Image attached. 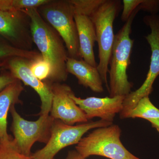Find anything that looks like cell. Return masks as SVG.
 I'll return each mask as SVG.
<instances>
[{
	"instance_id": "cell-3",
	"label": "cell",
	"mask_w": 159,
	"mask_h": 159,
	"mask_svg": "<svg viewBox=\"0 0 159 159\" xmlns=\"http://www.w3.org/2000/svg\"><path fill=\"white\" fill-rule=\"evenodd\" d=\"M121 7V1L119 0H102L89 16L95 27L99 49V63L97 68L108 90L107 74L115 38L114 22Z\"/></svg>"
},
{
	"instance_id": "cell-23",
	"label": "cell",
	"mask_w": 159,
	"mask_h": 159,
	"mask_svg": "<svg viewBox=\"0 0 159 159\" xmlns=\"http://www.w3.org/2000/svg\"><path fill=\"white\" fill-rule=\"evenodd\" d=\"M5 60L0 61V71L5 68ZM10 73L4 74L0 76V91L2 90L3 89L7 86L11 84L16 80Z\"/></svg>"
},
{
	"instance_id": "cell-13",
	"label": "cell",
	"mask_w": 159,
	"mask_h": 159,
	"mask_svg": "<svg viewBox=\"0 0 159 159\" xmlns=\"http://www.w3.org/2000/svg\"><path fill=\"white\" fill-rule=\"evenodd\" d=\"M79 43L80 58L94 67H97L93 48L97 42L96 31L90 17L82 13H74Z\"/></svg>"
},
{
	"instance_id": "cell-22",
	"label": "cell",
	"mask_w": 159,
	"mask_h": 159,
	"mask_svg": "<svg viewBox=\"0 0 159 159\" xmlns=\"http://www.w3.org/2000/svg\"><path fill=\"white\" fill-rule=\"evenodd\" d=\"M139 7L141 10L147 11L150 15H157L159 11V0H141Z\"/></svg>"
},
{
	"instance_id": "cell-4",
	"label": "cell",
	"mask_w": 159,
	"mask_h": 159,
	"mask_svg": "<svg viewBox=\"0 0 159 159\" xmlns=\"http://www.w3.org/2000/svg\"><path fill=\"white\" fill-rule=\"evenodd\" d=\"M122 130L118 125L95 129L83 137L76 150L84 157L99 156L110 159H141L131 153L122 144Z\"/></svg>"
},
{
	"instance_id": "cell-5",
	"label": "cell",
	"mask_w": 159,
	"mask_h": 159,
	"mask_svg": "<svg viewBox=\"0 0 159 159\" xmlns=\"http://www.w3.org/2000/svg\"><path fill=\"white\" fill-rule=\"evenodd\" d=\"M37 9L44 20L60 35L69 57L81 59L74 9L70 0H50Z\"/></svg>"
},
{
	"instance_id": "cell-9",
	"label": "cell",
	"mask_w": 159,
	"mask_h": 159,
	"mask_svg": "<svg viewBox=\"0 0 159 159\" xmlns=\"http://www.w3.org/2000/svg\"><path fill=\"white\" fill-rule=\"evenodd\" d=\"M0 36L17 48L32 51L30 19L22 10L0 11Z\"/></svg>"
},
{
	"instance_id": "cell-16",
	"label": "cell",
	"mask_w": 159,
	"mask_h": 159,
	"mask_svg": "<svg viewBox=\"0 0 159 159\" xmlns=\"http://www.w3.org/2000/svg\"><path fill=\"white\" fill-rule=\"evenodd\" d=\"M128 118H141L148 121L159 119V109L153 105L149 97H144L131 111Z\"/></svg>"
},
{
	"instance_id": "cell-17",
	"label": "cell",
	"mask_w": 159,
	"mask_h": 159,
	"mask_svg": "<svg viewBox=\"0 0 159 159\" xmlns=\"http://www.w3.org/2000/svg\"><path fill=\"white\" fill-rule=\"evenodd\" d=\"M41 57V54L39 52L17 48L11 45L6 40L0 36V61L13 57H20L28 59L35 60Z\"/></svg>"
},
{
	"instance_id": "cell-8",
	"label": "cell",
	"mask_w": 159,
	"mask_h": 159,
	"mask_svg": "<svg viewBox=\"0 0 159 159\" xmlns=\"http://www.w3.org/2000/svg\"><path fill=\"white\" fill-rule=\"evenodd\" d=\"M112 124L113 122L99 120L76 125H69L55 119L48 142L43 148L31 155L34 159H54L55 156L63 148L78 144L84 135L90 129Z\"/></svg>"
},
{
	"instance_id": "cell-20",
	"label": "cell",
	"mask_w": 159,
	"mask_h": 159,
	"mask_svg": "<svg viewBox=\"0 0 159 159\" xmlns=\"http://www.w3.org/2000/svg\"><path fill=\"white\" fill-rule=\"evenodd\" d=\"M0 159H34L32 155L26 156L18 150L13 139L0 145Z\"/></svg>"
},
{
	"instance_id": "cell-24",
	"label": "cell",
	"mask_w": 159,
	"mask_h": 159,
	"mask_svg": "<svg viewBox=\"0 0 159 159\" xmlns=\"http://www.w3.org/2000/svg\"><path fill=\"white\" fill-rule=\"evenodd\" d=\"M66 159H86L83 157L76 150H71L69 152Z\"/></svg>"
},
{
	"instance_id": "cell-10",
	"label": "cell",
	"mask_w": 159,
	"mask_h": 159,
	"mask_svg": "<svg viewBox=\"0 0 159 159\" xmlns=\"http://www.w3.org/2000/svg\"><path fill=\"white\" fill-rule=\"evenodd\" d=\"M32 60L20 57H13L5 60V68L16 79L29 86L39 95L41 105L39 116L48 115L52 106V94L51 84L43 81L35 77L31 70Z\"/></svg>"
},
{
	"instance_id": "cell-18",
	"label": "cell",
	"mask_w": 159,
	"mask_h": 159,
	"mask_svg": "<svg viewBox=\"0 0 159 159\" xmlns=\"http://www.w3.org/2000/svg\"><path fill=\"white\" fill-rule=\"evenodd\" d=\"M50 0H0V11H15L38 8Z\"/></svg>"
},
{
	"instance_id": "cell-19",
	"label": "cell",
	"mask_w": 159,
	"mask_h": 159,
	"mask_svg": "<svg viewBox=\"0 0 159 159\" xmlns=\"http://www.w3.org/2000/svg\"><path fill=\"white\" fill-rule=\"evenodd\" d=\"M30 69L33 75L41 81H48L51 75V65L42 56L31 61Z\"/></svg>"
},
{
	"instance_id": "cell-2",
	"label": "cell",
	"mask_w": 159,
	"mask_h": 159,
	"mask_svg": "<svg viewBox=\"0 0 159 159\" xmlns=\"http://www.w3.org/2000/svg\"><path fill=\"white\" fill-rule=\"evenodd\" d=\"M134 10L117 34L115 40L109 64V97L125 96L131 92L133 83L128 80L127 70L130 64V56L134 40L130 38L134 19L140 11Z\"/></svg>"
},
{
	"instance_id": "cell-14",
	"label": "cell",
	"mask_w": 159,
	"mask_h": 159,
	"mask_svg": "<svg viewBox=\"0 0 159 159\" xmlns=\"http://www.w3.org/2000/svg\"><path fill=\"white\" fill-rule=\"evenodd\" d=\"M97 67L91 66L82 59L69 57L67 61L68 73L75 76L80 84L89 88L95 93H101L104 91L103 82Z\"/></svg>"
},
{
	"instance_id": "cell-15",
	"label": "cell",
	"mask_w": 159,
	"mask_h": 159,
	"mask_svg": "<svg viewBox=\"0 0 159 159\" xmlns=\"http://www.w3.org/2000/svg\"><path fill=\"white\" fill-rule=\"evenodd\" d=\"M24 90L21 81L16 79L0 91V145L13 139L7 132V117L11 107L21 102L19 97Z\"/></svg>"
},
{
	"instance_id": "cell-11",
	"label": "cell",
	"mask_w": 159,
	"mask_h": 159,
	"mask_svg": "<svg viewBox=\"0 0 159 159\" xmlns=\"http://www.w3.org/2000/svg\"><path fill=\"white\" fill-rule=\"evenodd\" d=\"M53 94L50 116L69 125L88 122L85 113L70 97V86L60 83L51 84Z\"/></svg>"
},
{
	"instance_id": "cell-1",
	"label": "cell",
	"mask_w": 159,
	"mask_h": 159,
	"mask_svg": "<svg viewBox=\"0 0 159 159\" xmlns=\"http://www.w3.org/2000/svg\"><path fill=\"white\" fill-rule=\"evenodd\" d=\"M22 10L30 17L33 43L43 58L51 65V75L47 82L61 83L66 81L69 74L66 70L69 55L63 40L57 31L43 18L37 8Z\"/></svg>"
},
{
	"instance_id": "cell-12",
	"label": "cell",
	"mask_w": 159,
	"mask_h": 159,
	"mask_svg": "<svg viewBox=\"0 0 159 159\" xmlns=\"http://www.w3.org/2000/svg\"><path fill=\"white\" fill-rule=\"evenodd\" d=\"M70 97L85 113L88 120L98 117L100 120L113 122L117 114L122 110L125 96L113 97H89L82 99L75 96L74 92Z\"/></svg>"
},
{
	"instance_id": "cell-7",
	"label": "cell",
	"mask_w": 159,
	"mask_h": 159,
	"mask_svg": "<svg viewBox=\"0 0 159 159\" xmlns=\"http://www.w3.org/2000/svg\"><path fill=\"white\" fill-rule=\"evenodd\" d=\"M10 112L12 118L13 142L20 152L30 156L31 148L35 142L48 143L55 120L50 115H42L36 121H29L18 113L15 106L11 107Z\"/></svg>"
},
{
	"instance_id": "cell-6",
	"label": "cell",
	"mask_w": 159,
	"mask_h": 159,
	"mask_svg": "<svg viewBox=\"0 0 159 159\" xmlns=\"http://www.w3.org/2000/svg\"><path fill=\"white\" fill-rule=\"evenodd\" d=\"M143 21L151 29L150 34L145 37L151 50L149 70L142 86L125 96L122 110L119 113V117L122 119H128L131 111L140 99L144 97H149L153 91L154 82L159 75V15L145 16Z\"/></svg>"
},
{
	"instance_id": "cell-21",
	"label": "cell",
	"mask_w": 159,
	"mask_h": 159,
	"mask_svg": "<svg viewBox=\"0 0 159 159\" xmlns=\"http://www.w3.org/2000/svg\"><path fill=\"white\" fill-rule=\"evenodd\" d=\"M141 0H123V10L121 15V20L125 22L130 17L131 15L139 8Z\"/></svg>"
},
{
	"instance_id": "cell-25",
	"label": "cell",
	"mask_w": 159,
	"mask_h": 159,
	"mask_svg": "<svg viewBox=\"0 0 159 159\" xmlns=\"http://www.w3.org/2000/svg\"><path fill=\"white\" fill-rule=\"evenodd\" d=\"M148 121L151 124L152 127L156 129L159 132V119L148 120Z\"/></svg>"
}]
</instances>
